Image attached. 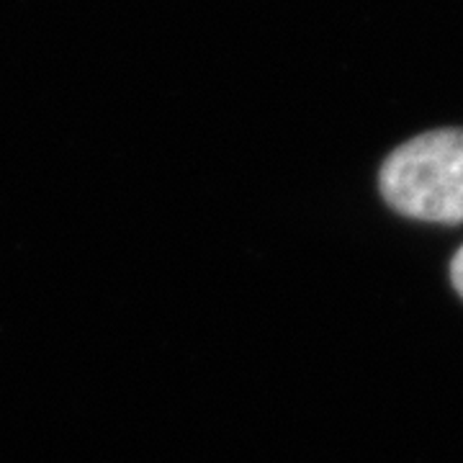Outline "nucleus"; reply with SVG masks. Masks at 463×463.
Returning a JSON list of instances; mask_svg holds the SVG:
<instances>
[{
    "instance_id": "1",
    "label": "nucleus",
    "mask_w": 463,
    "mask_h": 463,
    "mask_svg": "<svg viewBox=\"0 0 463 463\" xmlns=\"http://www.w3.org/2000/svg\"><path fill=\"white\" fill-rule=\"evenodd\" d=\"M379 188L399 214L461 224L463 129H435L404 142L381 165Z\"/></svg>"
},
{
    "instance_id": "2",
    "label": "nucleus",
    "mask_w": 463,
    "mask_h": 463,
    "mask_svg": "<svg viewBox=\"0 0 463 463\" xmlns=\"http://www.w3.org/2000/svg\"><path fill=\"white\" fill-rule=\"evenodd\" d=\"M450 279H453L456 291L463 297V248L456 252V258H453V263H450Z\"/></svg>"
}]
</instances>
